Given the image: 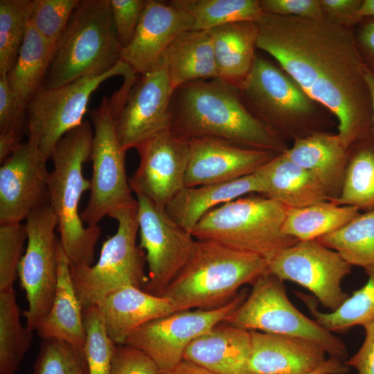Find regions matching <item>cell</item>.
I'll use <instances>...</instances> for the list:
<instances>
[{
  "label": "cell",
  "instance_id": "1",
  "mask_svg": "<svg viewBox=\"0 0 374 374\" xmlns=\"http://www.w3.org/2000/svg\"><path fill=\"white\" fill-rule=\"evenodd\" d=\"M257 48L272 56L314 100L338 120L348 148L373 130L366 66L355 27L321 18L263 13L256 22Z\"/></svg>",
  "mask_w": 374,
  "mask_h": 374
},
{
  "label": "cell",
  "instance_id": "2",
  "mask_svg": "<svg viewBox=\"0 0 374 374\" xmlns=\"http://www.w3.org/2000/svg\"><path fill=\"white\" fill-rule=\"evenodd\" d=\"M171 130L190 139L214 137L249 148L282 154L285 139L255 117L237 87L219 78L184 84L172 93Z\"/></svg>",
  "mask_w": 374,
  "mask_h": 374
},
{
  "label": "cell",
  "instance_id": "3",
  "mask_svg": "<svg viewBox=\"0 0 374 374\" xmlns=\"http://www.w3.org/2000/svg\"><path fill=\"white\" fill-rule=\"evenodd\" d=\"M93 131L89 121L65 134L57 143L48 179L49 205L56 215L60 242L71 267L93 264L101 231L98 225L84 226L79 213L82 194L90 189L83 164L90 159Z\"/></svg>",
  "mask_w": 374,
  "mask_h": 374
},
{
  "label": "cell",
  "instance_id": "4",
  "mask_svg": "<svg viewBox=\"0 0 374 374\" xmlns=\"http://www.w3.org/2000/svg\"><path fill=\"white\" fill-rule=\"evenodd\" d=\"M267 271V261L251 253L196 240L193 252L161 296L175 312L213 310L231 301L240 287Z\"/></svg>",
  "mask_w": 374,
  "mask_h": 374
},
{
  "label": "cell",
  "instance_id": "5",
  "mask_svg": "<svg viewBox=\"0 0 374 374\" xmlns=\"http://www.w3.org/2000/svg\"><path fill=\"white\" fill-rule=\"evenodd\" d=\"M238 88L248 110L285 139L294 141L327 127L326 113H331L265 58L256 56Z\"/></svg>",
  "mask_w": 374,
  "mask_h": 374
},
{
  "label": "cell",
  "instance_id": "6",
  "mask_svg": "<svg viewBox=\"0 0 374 374\" xmlns=\"http://www.w3.org/2000/svg\"><path fill=\"white\" fill-rule=\"evenodd\" d=\"M109 0H80L56 44L43 89L105 72L121 61Z\"/></svg>",
  "mask_w": 374,
  "mask_h": 374
},
{
  "label": "cell",
  "instance_id": "7",
  "mask_svg": "<svg viewBox=\"0 0 374 374\" xmlns=\"http://www.w3.org/2000/svg\"><path fill=\"white\" fill-rule=\"evenodd\" d=\"M286 211L274 199L249 194L208 212L191 233L195 240L253 253L268 262L278 251L298 242L282 231Z\"/></svg>",
  "mask_w": 374,
  "mask_h": 374
},
{
  "label": "cell",
  "instance_id": "8",
  "mask_svg": "<svg viewBox=\"0 0 374 374\" xmlns=\"http://www.w3.org/2000/svg\"><path fill=\"white\" fill-rule=\"evenodd\" d=\"M137 207L122 209L110 217L117 221V230L104 242L96 264L70 266L74 287L83 309L97 305L107 295L121 288L134 286L143 290L148 283L144 271L145 252L136 245Z\"/></svg>",
  "mask_w": 374,
  "mask_h": 374
},
{
  "label": "cell",
  "instance_id": "9",
  "mask_svg": "<svg viewBox=\"0 0 374 374\" xmlns=\"http://www.w3.org/2000/svg\"><path fill=\"white\" fill-rule=\"evenodd\" d=\"M224 322L248 330L306 339L322 346L329 357L348 359L344 341L300 312L288 299L284 281L268 271L252 284L244 301Z\"/></svg>",
  "mask_w": 374,
  "mask_h": 374
},
{
  "label": "cell",
  "instance_id": "10",
  "mask_svg": "<svg viewBox=\"0 0 374 374\" xmlns=\"http://www.w3.org/2000/svg\"><path fill=\"white\" fill-rule=\"evenodd\" d=\"M111 98L104 96L90 113L93 131L90 160V195L80 216L87 226H96L105 216L136 206L125 170V153L118 140Z\"/></svg>",
  "mask_w": 374,
  "mask_h": 374
},
{
  "label": "cell",
  "instance_id": "11",
  "mask_svg": "<svg viewBox=\"0 0 374 374\" xmlns=\"http://www.w3.org/2000/svg\"><path fill=\"white\" fill-rule=\"evenodd\" d=\"M173 91L162 58L148 73L124 80L111 98L115 130L125 152L171 130Z\"/></svg>",
  "mask_w": 374,
  "mask_h": 374
},
{
  "label": "cell",
  "instance_id": "12",
  "mask_svg": "<svg viewBox=\"0 0 374 374\" xmlns=\"http://www.w3.org/2000/svg\"><path fill=\"white\" fill-rule=\"evenodd\" d=\"M121 75L124 80L136 77L123 61L99 73L80 78L62 86L42 89L27 104L29 136L35 138L42 156L51 159L58 141L80 126L91 94L107 80Z\"/></svg>",
  "mask_w": 374,
  "mask_h": 374
},
{
  "label": "cell",
  "instance_id": "13",
  "mask_svg": "<svg viewBox=\"0 0 374 374\" xmlns=\"http://www.w3.org/2000/svg\"><path fill=\"white\" fill-rule=\"evenodd\" d=\"M25 224L27 245L17 276L26 293L28 309L26 326L37 330L49 312L57 281V220L49 204L32 212Z\"/></svg>",
  "mask_w": 374,
  "mask_h": 374
},
{
  "label": "cell",
  "instance_id": "14",
  "mask_svg": "<svg viewBox=\"0 0 374 374\" xmlns=\"http://www.w3.org/2000/svg\"><path fill=\"white\" fill-rule=\"evenodd\" d=\"M242 290L229 303L213 310L177 311L153 319L134 331L124 344L139 348L150 356L161 373L184 359L188 345L198 337L224 322L248 295Z\"/></svg>",
  "mask_w": 374,
  "mask_h": 374
},
{
  "label": "cell",
  "instance_id": "15",
  "mask_svg": "<svg viewBox=\"0 0 374 374\" xmlns=\"http://www.w3.org/2000/svg\"><path fill=\"white\" fill-rule=\"evenodd\" d=\"M139 247L145 255L148 281L143 290L162 294L190 259L196 240L192 233L150 199L136 195Z\"/></svg>",
  "mask_w": 374,
  "mask_h": 374
},
{
  "label": "cell",
  "instance_id": "16",
  "mask_svg": "<svg viewBox=\"0 0 374 374\" xmlns=\"http://www.w3.org/2000/svg\"><path fill=\"white\" fill-rule=\"evenodd\" d=\"M351 268L337 252L317 240L298 241L278 251L267 262L269 273L306 288L331 312L350 296L341 285Z\"/></svg>",
  "mask_w": 374,
  "mask_h": 374
},
{
  "label": "cell",
  "instance_id": "17",
  "mask_svg": "<svg viewBox=\"0 0 374 374\" xmlns=\"http://www.w3.org/2000/svg\"><path fill=\"white\" fill-rule=\"evenodd\" d=\"M47 161L37 140L28 136L0 168V224L21 223L49 204Z\"/></svg>",
  "mask_w": 374,
  "mask_h": 374
},
{
  "label": "cell",
  "instance_id": "18",
  "mask_svg": "<svg viewBox=\"0 0 374 374\" xmlns=\"http://www.w3.org/2000/svg\"><path fill=\"white\" fill-rule=\"evenodd\" d=\"M140 161L128 179L132 190L166 208L185 187L190 157L189 139L172 130L147 141L136 148Z\"/></svg>",
  "mask_w": 374,
  "mask_h": 374
},
{
  "label": "cell",
  "instance_id": "19",
  "mask_svg": "<svg viewBox=\"0 0 374 374\" xmlns=\"http://www.w3.org/2000/svg\"><path fill=\"white\" fill-rule=\"evenodd\" d=\"M185 187L228 182L255 173L277 154L214 137L189 139Z\"/></svg>",
  "mask_w": 374,
  "mask_h": 374
},
{
  "label": "cell",
  "instance_id": "20",
  "mask_svg": "<svg viewBox=\"0 0 374 374\" xmlns=\"http://www.w3.org/2000/svg\"><path fill=\"white\" fill-rule=\"evenodd\" d=\"M193 26L190 16L171 1L147 0L133 39L121 49V60L136 75L145 74L159 62L172 42Z\"/></svg>",
  "mask_w": 374,
  "mask_h": 374
},
{
  "label": "cell",
  "instance_id": "21",
  "mask_svg": "<svg viewBox=\"0 0 374 374\" xmlns=\"http://www.w3.org/2000/svg\"><path fill=\"white\" fill-rule=\"evenodd\" d=\"M248 374H309L327 360L325 349L301 337L250 330Z\"/></svg>",
  "mask_w": 374,
  "mask_h": 374
},
{
  "label": "cell",
  "instance_id": "22",
  "mask_svg": "<svg viewBox=\"0 0 374 374\" xmlns=\"http://www.w3.org/2000/svg\"><path fill=\"white\" fill-rule=\"evenodd\" d=\"M250 330L222 322L194 339L184 359L214 374H248Z\"/></svg>",
  "mask_w": 374,
  "mask_h": 374
},
{
  "label": "cell",
  "instance_id": "23",
  "mask_svg": "<svg viewBox=\"0 0 374 374\" xmlns=\"http://www.w3.org/2000/svg\"><path fill=\"white\" fill-rule=\"evenodd\" d=\"M97 305L107 332L116 345L124 344L127 337L143 324L175 312L166 298L134 286L110 293Z\"/></svg>",
  "mask_w": 374,
  "mask_h": 374
},
{
  "label": "cell",
  "instance_id": "24",
  "mask_svg": "<svg viewBox=\"0 0 374 374\" xmlns=\"http://www.w3.org/2000/svg\"><path fill=\"white\" fill-rule=\"evenodd\" d=\"M284 154L316 177L328 201L333 202L339 197L348 159V149L344 145L338 134L319 131L296 139Z\"/></svg>",
  "mask_w": 374,
  "mask_h": 374
},
{
  "label": "cell",
  "instance_id": "25",
  "mask_svg": "<svg viewBox=\"0 0 374 374\" xmlns=\"http://www.w3.org/2000/svg\"><path fill=\"white\" fill-rule=\"evenodd\" d=\"M255 173L262 189L261 195L287 208H302L328 201L316 177L290 160L284 152L277 154Z\"/></svg>",
  "mask_w": 374,
  "mask_h": 374
},
{
  "label": "cell",
  "instance_id": "26",
  "mask_svg": "<svg viewBox=\"0 0 374 374\" xmlns=\"http://www.w3.org/2000/svg\"><path fill=\"white\" fill-rule=\"evenodd\" d=\"M262 193L260 181L253 173L228 182L184 187L169 202L166 211L175 222L191 233L212 209L240 197Z\"/></svg>",
  "mask_w": 374,
  "mask_h": 374
},
{
  "label": "cell",
  "instance_id": "27",
  "mask_svg": "<svg viewBox=\"0 0 374 374\" xmlns=\"http://www.w3.org/2000/svg\"><path fill=\"white\" fill-rule=\"evenodd\" d=\"M57 262V281L53 301L36 331L42 339H55L84 347L83 308L74 287L69 261L60 240Z\"/></svg>",
  "mask_w": 374,
  "mask_h": 374
},
{
  "label": "cell",
  "instance_id": "28",
  "mask_svg": "<svg viewBox=\"0 0 374 374\" xmlns=\"http://www.w3.org/2000/svg\"><path fill=\"white\" fill-rule=\"evenodd\" d=\"M208 32L213 42L217 78L238 87L249 74L257 56V23L233 22Z\"/></svg>",
  "mask_w": 374,
  "mask_h": 374
},
{
  "label": "cell",
  "instance_id": "29",
  "mask_svg": "<svg viewBox=\"0 0 374 374\" xmlns=\"http://www.w3.org/2000/svg\"><path fill=\"white\" fill-rule=\"evenodd\" d=\"M163 59L173 92L190 82L218 78L213 42L208 31L181 33L167 48Z\"/></svg>",
  "mask_w": 374,
  "mask_h": 374
},
{
  "label": "cell",
  "instance_id": "30",
  "mask_svg": "<svg viewBox=\"0 0 374 374\" xmlns=\"http://www.w3.org/2000/svg\"><path fill=\"white\" fill-rule=\"evenodd\" d=\"M56 44L42 37L29 21L17 60L6 75L10 88L27 104L42 89Z\"/></svg>",
  "mask_w": 374,
  "mask_h": 374
},
{
  "label": "cell",
  "instance_id": "31",
  "mask_svg": "<svg viewBox=\"0 0 374 374\" xmlns=\"http://www.w3.org/2000/svg\"><path fill=\"white\" fill-rule=\"evenodd\" d=\"M337 205L374 209V130L348 148V159Z\"/></svg>",
  "mask_w": 374,
  "mask_h": 374
},
{
  "label": "cell",
  "instance_id": "32",
  "mask_svg": "<svg viewBox=\"0 0 374 374\" xmlns=\"http://www.w3.org/2000/svg\"><path fill=\"white\" fill-rule=\"evenodd\" d=\"M359 213L356 207L330 201L287 208L282 231L298 241L314 240L341 229Z\"/></svg>",
  "mask_w": 374,
  "mask_h": 374
},
{
  "label": "cell",
  "instance_id": "33",
  "mask_svg": "<svg viewBox=\"0 0 374 374\" xmlns=\"http://www.w3.org/2000/svg\"><path fill=\"white\" fill-rule=\"evenodd\" d=\"M367 283L355 291L335 310L322 312L317 309V300L311 295L296 292L305 304L314 320L332 333H343L356 326L364 327L374 321V267L364 269Z\"/></svg>",
  "mask_w": 374,
  "mask_h": 374
},
{
  "label": "cell",
  "instance_id": "34",
  "mask_svg": "<svg viewBox=\"0 0 374 374\" xmlns=\"http://www.w3.org/2000/svg\"><path fill=\"white\" fill-rule=\"evenodd\" d=\"M350 265L374 267V209L359 213L341 229L317 240Z\"/></svg>",
  "mask_w": 374,
  "mask_h": 374
},
{
  "label": "cell",
  "instance_id": "35",
  "mask_svg": "<svg viewBox=\"0 0 374 374\" xmlns=\"http://www.w3.org/2000/svg\"><path fill=\"white\" fill-rule=\"evenodd\" d=\"M20 316L14 288L0 292V374H15L32 344Z\"/></svg>",
  "mask_w": 374,
  "mask_h": 374
},
{
  "label": "cell",
  "instance_id": "36",
  "mask_svg": "<svg viewBox=\"0 0 374 374\" xmlns=\"http://www.w3.org/2000/svg\"><path fill=\"white\" fill-rule=\"evenodd\" d=\"M192 18V30L208 31L238 21L257 22L264 13L259 0H172Z\"/></svg>",
  "mask_w": 374,
  "mask_h": 374
},
{
  "label": "cell",
  "instance_id": "37",
  "mask_svg": "<svg viewBox=\"0 0 374 374\" xmlns=\"http://www.w3.org/2000/svg\"><path fill=\"white\" fill-rule=\"evenodd\" d=\"M33 0H0V75L13 67L30 19Z\"/></svg>",
  "mask_w": 374,
  "mask_h": 374
},
{
  "label": "cell",
  "instance_id": "38",
  "mask_svg": "<svg viewBox=\"0 0 374 374\" xmlns=\"http://www.w3.org/2000/svg\"><path fill=\"white\" fill-rule=\"evenodd\" d=\"M33 374H89L84 347L55 339H42Z\"/></svg>",
  "mask_w": 374,
  "mask_h": 374
},
{
  "label": "cell",
  "instance_id": "39",
  "mask_svg": "<svg viewBox=\"0 0 374 374\" xmlns=\"http://www.w3.org/2000/svg\"><path fill=\"white\" fill-rule=\"evenodd\" d=\"M84 350L89 374H109L116 344L109 338L97 305L83 309Z\"/></svg>",
  "mask_w": 374,
  "mask_h": 374
},
{
  "label": "cell",
  "instance_id": "40",
  "mask_svg": "<svg viewBox=\"0 0 374 374\" xmlns=\"http://www.w3.org/2000/svg\"><path fill=\"white\" fill-rule=\"evenodd\" d=\"M80 0H33L30 22L38 33L56 44Z\"/></svg>",
  "mask_w": 374,
  "mask_h": 374
},
{
  "label": "cell",
  "instance_id": "41",
  "mask_svg": "<svg viewBox=\"0 0 374 374\" xmlns=\"http://www.w3.org/2000/svg\"><path fill=\"white\" fill-rule=\"evenodd\" d=\"M26 240L25 224H0V292L14 288Z\"/></svg>",
  "mask_w": 374,
  "mask_h": 374
},
{
  "label": "cell",
  "instance_id": "42",
  "mask_svg": "<svg viewBox=\"0 0 374 374\" xmlns=\"http://www.w3.org/2000/svg\"><path fill=\"white\" fill-rule=\"evenodd\" d=\"M116 34L121 49L133 39L147 0H109Z\"/></svg>",
  "mask_w": 374,
  "mask_h": 374
},
{
  "label": "cell",
  "instance_id": "43",
  "mask_svg": "<svg viewBox=\"0 0 374 374\" xmlns=\"http://www.w3.org/2000/svg\"><path fill=\"white\" fill-rule=\"evenodd\" d=\"M109 374H161L152 358L127 344L116 345Z\"/></svg>",
  "mask_w": 374,
  "mask_h": 374
},
{
  "label": "cell",
  "instance_id": "44",
  "mask_svg": "<svg viewBox=\"0 0 374 374\" xmlns=\"http://www.w3.org/2000/svg\"><path fill=\"white\" fill-rule=\"evenodd\" d=\"M27 103L10 87L6 75H0V133L15 131L23 133L27 122Z\"/></svg>",
  "mask_w": 374,
  "mask_h": 374
},
{
  "label": "cell",
  "instance_id": "45",
  "mask_svg": "<svg viewBox=\"0 0 374 374\" xmlns=\"http://www.w3.org/2000/svg\"><path fill=\"white\" fill-rule=\"evenodd\" d=\"M264 13L285 17L321 18L320 0H259Z\"/></svg>",
  "mask_w": 374,
  "mask_h": 374
},
{
  "label": "cell",
  "instance_id": "46",
  "mask_svg": "<svg viewBox=\"0 0 374 374\" xmlns=\"http://www.w3.org/2000/svg\"><path fill=\"white\" fill-rule=\"evenodd\" d=\"M362 0H320L324 16L331 21L355 27V15Z\"/></svg>",
  "mask_w": 374,
  "mask_h": 374
},
{
  "label": "cell",
  "instance_id": "47",
  "mask_svg": "<svg viewBox=\"0 0 374 374\" xmlns=\"http://www.w3.org/2000/svg\"><path fill=\"white\" fill-rule=\"evenodd\" d=\"M365 338L357 352L344 363L357 374H374V321L364 327Z\"/></svg>",
  "mask_w": 374,
  "mask_h": 374
},
{
  "label": "cell",
  "instance_id": "48",
  "mask_svg": "<svg viewBox=\"0 0 374 374\" xmlns=\"http://www.w3.org/2000/svg\"><path fill=\"white\" fill-rule=\"evenodd\" d=\"M357 26L355 33L359 53L366 67L374 72V18L362 19Z\"/></svg>",
  "mask_w": 374,
  "mask_h": 374
},
{
  "label": "cell",
  "instance_id": "49",
  "mask_svg": "<svg viewBox=\"0 0 374 374\" xmlns=\"http://www.w3.org/2000/svg\"><path fill=\"white\" fill-rule=\"evenodd\" d=\"M22 134L8 131L0 133V162L6 159L21 145Z\"/></svg>",
  "mask_w": 374,
  "mask_h": 374
},
{
  "label": "cell",
  "instance_id": "50",
  "mask_svg": "<svg viewBox=\"0 0 374 374\" xmlns=\"http://www.w3.org/2000/svg\"><path fill=\"white\" fill-rule=\"evenodd\" d=\"M350 367L344 362L328 357L326 362L318 369L309 374H346Z\"/></svg>",
  "mask_w": 374,
  "mask_h": 374
},
{
  "label": "cell",
  "instance_id": "51",
  "mask_svg": "<svg viewBox=\"0 0 374 374\" xmlns=\"http://www.w3.org/2000/svg\"><path fill=\"white\" fill-rule=\"evenodd\" d=\"M163 374H214L208 370L186 359Z\"/></svg>",
  "mask_w": 374,
  "mask_h": 374
},
{
  "label": "cell",
  "instance_id": "52",
  "mask_svg": "<svg viewBox=\"0 0 374 374\" xmlns=\"http://www.w3.org/2000/svg\"><path fill=\"white\" fill-rule=\"evenodd\" d=\"M366 18H374V0H362V3L355 15L356 25L362 19Z\"/></svg>",
  "mask_w": 374,
  "mask_h": 374
},
{
  "label": "cell",
  "instance_id": "53",
  "mask_svg": "<svg viewBox=\"0 0 374 374\" xmlns=\"http://www.w3.org/2000/svg\"><path fill=\"white\" fill-rule=\"evenodd\" d=\"M366 79L371 98L373 113V130H374V72H373L367 67L366 69Z\"/></svg>",
  "mask_w": 374,
  "mask_h": 374
}]
</instances>
